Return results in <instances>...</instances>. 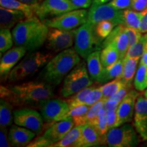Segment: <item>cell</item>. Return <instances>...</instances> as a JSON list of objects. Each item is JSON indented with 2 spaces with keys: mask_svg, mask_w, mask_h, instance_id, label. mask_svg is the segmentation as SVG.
I'll use <instances>...</instances> for the list:
<instances>
[{
  "mask_svg": "<svg viewBox=\"0 0 147 147\" xmlns=\"http://www.w3.org/2000/svg\"><path fill=\"white\" fill-rule=\"evenodd\" d=\"M49 28L38 16L27 18L12 29L14 45L25 48L29 52H34L45 45Z\"/></svg>",
  "mask_w": 147,
  "mask_h": 147,
  "instance_id": "cell-1",
  "label": "cell"
},
{
  "mask_svg": "<svg viewBox=\"0 0 147 147\" xmlns=\"http://www.w3.org/2000/svg\"><path fill=\"white\" fill-rule=\"evenodd\" d=\"M1 98L14 104H30L53 98V88L45 82H27L12 86H1Z\"/></svg>",
  "mask_w": 147,
  "mask_h": 147,
  "instance_id": "cell-2",
  "label": "cell"
},
{
  "mask_svg": "<svg viewBox=\"0 0 147 147\" xmlns=\"http://www.w3.org/2000/svg\"><path fill=\"white\" fill-rule=\"evenodd\" d=\"M80 61V55L74 49L69 48L51 58L40 72V77L44 82L59 85Z\"/></svg>",
  "mask_w": 147,
  "mask_h": 147,
  "instance_id": "cell-3",
  "label": "cell"
},
{
  "mask_svg": "<svg viewBox=\"0 0 147 147\" xmlns=\"http://www.w3.org/2000/svg\"><path fill=\"white\" fill-rule=\"evenodd\" d=\"M51 58L52 55L50 53L31 52L11 70L8 75V80L16 82L32 76L47 65Z\"/></svg>",
  "mask_w": 147,
  "mask_h": 147,
  "instance_id": "cell-4",
  "label": "cell"
},
{
  "mask_svg": "<svg viewBox=\"0 0 147 147\" xmlns=\"http://www.w3.org/2000/svg\"><path fill=\"white\" fill-rule=\"evenodd\" d=\"M93 80L84 62L79 63L65 77L60 94L63 97L72 96L81 90L91 86Z\"/></svg>",
  "mask_w": 147,
  "mask_h": 147,
  "instance_id": "cell-5",
  "label": "cell"
},
{
  "mask_svg": "<svg viewBox=\"0 0 147 147\" xmlns=\"http://www.w3.org/2000/svg\"><path fill=\"white\" fill-rule=\"evenodd\" d=\"M75 126L72 118L69 117L64 120L53 123L47 129L45 134L37 138L29 143L27 146L46 147L51 146L53 144L59 142Z\"/></svg>",
  "mask_w": 147,
  "mask_h": 147,
  "instance_id": "cell-6",
  "label": "cell"
},
{
  "mask_svg": "<svg viewBox=\"0 0 147 147\" xmlns=\"http://www.w3.org/2000/svg\"><path fill=\"white\" fill-rule=\"evenodd\" d=\"M136 131L130 124L115 127L108 130L103 138L102 144L110 147L136 146L139 142Z\"/></svg>",
  "mask_w": 147,
  "mask_h": 147,
  "instance_id": "cell-7",
  "label": "cell"
},
{
  "mask_svg": "<svg viewBox=\"0 0 147 147\" xmlns=\"http://www.w3.org/2000/svg\"><path fill=\"white\" fill-rule=\"evenodd\" d=\"M95 25L87 21L75 29L74 49L83 59H87L95 51V45L100 42L95 34Z\"/></svg>",
  "mask_w": 147,
  "mask_h": 147,
  "instance_id": "cell-8",
  "label": "cell"
},
{
  "mask_svg": "<svg viewBox=\"0 0 147 147\" xmlns=\"http://www.w3.org/2000/svg\"><path fill=\"white\" fill-rule=\"evenodd\" d=\"M88 12L85 9H76L56 17L44 20L43 23L49 28L62 30H73L87 22Z\"/></svg>",
  "mask_w": 147,
  "mask_h": 147,
  "instance_id": "cell-9",
  "label": "cell"
},
{
  "mask_svg": "<svg viewBox=\"0 0 147 147\" xmlns=\"http://www.w3.org/2000/svg\"><path fill=\"white\" fill-rule=\"evenodd\" d=\"M41 115L45 122L55 123L67 119L70 110L68 103L60 99H48L39 102Z\"/></svg>",
  "mask_w": 147,
  "mask_h": 147,
  "instance_id": "cell-10",
  "label": "cell"
},
{
  "mask_svg": "<svg viewBox=\"0 0 147 147\" xmlns=\"http://www.w3.org/2000/svg\"><path fill=\"white\" fill-rule=\"evenodd\" d=\"M78 9L70 0H44L37 5L36 14L41 21Z\"/></svg>",
  "mask_w": 147,
  "mask_h": 147,
  "instance_id": "cell-11",
  "label": "cell"
},
{
  "mask_svg": "<svg viewBox=\"0 0 147 147\" xmlns=\"http://www.w3.org/2000/svg\"><path fill=\"white\" fill-rule=\"evenodd\" d=\"M123 11L117 10L108 3L97 5L93 3L88 12L87 21L96 25L102 21H110L115 26L123 24Z\"/></svg>",
  "mask_w": 147,
  "mask_h": 147,
  "instance_id": "cell-12",
  "label": "cell"
},
{
  "mask_svg": "<svg viewBox=\"0 0 147 147\" xmlns=\"http://www.w3.org/2000/svg\"><path fill=\"white\" fill-rule=\"evenodd\" d=\"M74 40L75 29L69 31L51 28L46 43L49 49L55 52H59L72 47Z\"/></svg>",
  "mask_w": 147,
  "mask_h": 147,
  "instance_id": "cell-13",
  "label": "cell"
},
{
  "mask_svg": "<svg viewBox=\"0 0 147 147\" xmlns=\"http://www.w3.org/2000/svg\"><path fill=\"white\" fill-rule=\"evenodd\" d=\"M14 122L16 125L23 127L34 131L37 135L41 133L44 125V119L41 114L36 110L23 108L13 113Z\"/></svg>",
  "mask_w": 147,
  "mask_h": 147,
  "instance_id": "cell-14",
  "label": "cell"
},
{
  "mask_svg": "<svg viewBox=\"0 0 147 147\" xmlns=\"http://www.w3.org/2000/svg\"><path fill=\"white\" fill-rule=\"evenodd\" d=\"M138 96L139 94L136 91L131 90L120 102L117 109V120L115 127H119L132 121Z\"/></svg>",
  "mask_w": 147,
  "mask_h": 147,
  "instance_id": "cell-15",
  "label": "cell"
},
{
  "mask_svg": "<svg viewBox=\"0 0 147 147\" xmlns=\"http://www.w3.org/2000/svg\"><path fill=\"white\" fill-rule=\"evenodd\" d=\"M109 44H113L115 46L117 50L119 51L120 59H123L125 57L129 47L128 37L125 32L124 25H119L115 27L109 36L103 42L102 47L104 48Z\"/></svg>",
  "mask_w": 147,
  "mask_h": 147,
  "instance_id": "cell-16",
  "label": "cell"
},
{
  "mask_svg": "<svg viewBox=\"0 0 147 147\" xmlns=\"http://www.w3.org/2000/svg\"><path fill=\"white\" fill-rule=\"evenodd\" d=\"M134 125L140 137L147 140V98L138 96L134 112Z\"/></svg>",
  "mask_w": 147,
  "mask_h": 147,
  "instance_id": "cell-17",
  "label": "cell"
},
{
  "mask_svg": "<svg viewBox=\"0 0 147 147\" xmlns=\"http://www.w3.org/2000/svg\"><path fill=\"white\" fill-rule=\"evenodd\" d=\"M27 51L25 48L17 46L6 51L3 56H1L0 61L1 76L8 75L11 70L17 65L18 61L25 56Z\"/></svg>",
  "mask_w": 147,
  "mask_h": 147,
  "instance_id": "cell-18",
  "label": "cell"
},
{
  "mask_svg": "<svg viewBox=\"0 0 147 147\" xmlns=\"http://www.w3.org/2000/svg\"><path fill=\"white\" fill-rule=\"evenodd\" d=\"M36 135L34 131L18 125L11 126L8 133L10 144L14 146H27Z\"/></svg>",
  "mask_w": 147,
  "mask_h": 147,
  "instance_id": "cell-19",
  "label": "cell"
},
{
  "mask_svg": "<svg viewBox=\"0 0 147 147\" xmlns=\"http://www.w3.org/2000/svg\"><path fill=\"white\" fill-rule=\"evenodd\" d=\"M103 137L94 126L85 124L82 126L81 136L75 144L74 147L95 146L102 144Z\"/></svg>",
  "mask_w": 147,
  "mask_h": 147,
  "instance_id": "cell-20",
  "label": "cell"
},
{
  "mask_svg": "<svg viewBox=\"0 0 147 147\" xmlns=\"http://www.w3.org/2000/svg\"><path fill=\"white\" fill-rule=\"evenodd\" d=\"M23 12L13 9L1 7L0 8V26L1 29H11L20 22L26 19Z\"/></svg>",
  "mask_w": 147,
  "mask_h": 147,
  "instance_id": "cell-21",
  "label": "cell"
},
{
  "mask_svg": "<svg viewBox=\"0 0 147 147\" xmlns=\"http://www.w3.org/2000/svg\"><path fill=\"white\" fill-rule=\"evenodd\" d=\"M123 71V59H119L115 63L104 67L98 82L106 83L114 79H122Z\"/></svg>",
  "mask_w": 147,
  "mask_h": 147,
  "instance_id": "cell-22",
  "label": "cell"
},
{
  "mask_svg": "<svg viewBox=\"0 0 147 147\" xmlns=\"http://www.w3.org/2000/svg\"><path fill=\"white\" fill-rule=\"evenodd\" d=\"M100 51L95 50L92 52L87 58V69L91 78L99 82L103 70V67L100 58Z\"/></svg>",
  "mask_w": 147,
  "mask_h": 147,
  "instance_id": "cell-23",
  "label": "cell"
},
{
  "mask_svg": "<svg viewBox=\"0 0 147 147\" xmlns=\"http://www.w3.org/2000/svg\"><path fill=\"white\" fill-rule=\"evenodd\" d=\"M38 4H28L19 0H0L1 7L22 11L25 14L27 18L36 16V10Z\"/></svg>",
  "mask_w": 147,
  "mask_h": 147,
  "instance_id": "cell-24",
  "label": "cell"
},
{
  "mask_svg": "<svg viewBox=\"0 0 147 147\" xmlns=\"http://www.w3.org/2000/svg\"><path fill=\"white\" fill-rule=\"evenodd\" d=\"M141 57H125L123 59V71L122 80L127 84L131 85L137 71V66Z\"/></svg>",
  "mask_w": 147,
  "mask_h": 147,
  "instance_id": "cell-25",
  "label": "cell"
},
{
  "mask_svg": "<svg viewBox=\"0 0 147 147\" xmlns=\"http://www.w3.org/2000/svg\"><path fill=\"white\" fill-rule=\"evenodd\" d=\"M82 126L83 125H76L71 129L68 133L59 142L53 144V147H67V146H74L77 141L80 139L81 136Z\"/></svg>",
  "mask_w": 147,
  "mask_h": 147,
  "instance_id": "cell-26",
  "label": "cell"
},
{
  "mask_svg": "<svg viewBox=\"0 0 147 147\" xmlns=\"http://www.w3.org/2000/svg\"><path fill=\"white\" fill-rule=\"evenodd\" d=\"M100 58L103 67H106L120 59V55L115 46L113 44H109L103 48Z\"/></svg>",
  "mask_w": 147,
  "mask_h": 147,
  "instance_id": "cell-27",
  "label": "cell"
},
{
  "mask_svg": "<svg viewBox=\"0 0 147 147\" xmlns=\"http://www.w3.org/2000/svg\"><path fill=\"white\" fill-rule=\"evenodd\" d=\"M123 24L125 27H131L140 31L142 21V13L133 10L126 9L123 13Z\"/></svg>",
  "mask_w": 147,
  "mask_h": 147,
  "instance_id": "cell-28",
  "label": "cell"
},
{
  "mask_svg": "<svg viewBox=\"0 0 147 147\" xmlns=\"http://www.w3.org/2000/svg\"><path fill=\"white\" fill-rule=\"evenodd\" d=\"M12 106L10 102L1 98L0 102V126L9 127L12 123Z\"/></svg>",
  "mask_w": 147,
  "mask_h": 147,
  "instance_id": "cell-29",
  "label": "cell"
},
{
  "mask_svg": "<svg viewBox=\"0 0 147 147\" xmlns=\"http://www.w3.org/2000/svg\"><path fill=\"white\" fill-rule=\"evenodd\" d=\"M89 108V106L83 104V105L78 106L71 108L67 114V119L69 117L72 118L75 123V126L84 125L86 124L85 116L87 115Z\"/></svg>",
  "mask_w": 147,
  "mask_h": 147,
  "instance_id": "cell-30",
  "label": "cell"
},
{
  "mask_svg": "<svg viewBox=\"0 0 147 147\" xmlns=\"http://www.w3.org/2000/svg\"><path fill=\"white\" fill-rule=\"evenodd\" d=\"M126 83L122 79H114V80L109 81L105 83L104 85L101 86L100 89L102 90V94H103V98L106 101L108 100L110 97L113 96L115 93H117L121 87L123 86Z\"/></svg>",
  "mask_w": 147,
  "mask_h": 147,
  "instance_id": "cell-31",
  "label": "cell"
},
{
  "mask_svg": "<svg viewBox=\"0 0 147 147\" xmlns=\"http://www.w3.org/2000/svg\"><path fill=\"white\" fill-rule=\"evenodd\" d=\"M134 87L138 91L147 89V67L140 62L134 77Z\"/></svg>",
  "mask_w": 147,
  "mask_h": 147,
  "instance_id": "cell-32",
  "label": "cell"
},
{
  "mask_svg": "<svg viewBox=\"0 0 147 147\" xmlns=\"http://www.w3.org/2000/svg\"><path fill=\"white\" fill-rule=\"evenodd\" d=\"M147 34L142 36L138 41L129 48L125 57H141L146 50Z\"/></svg>",
  "mask_w": 147,
  "mask_h": 147,
  "instance_id": "cell-33",
  "label": "cell"
},
{
  "mask_svg": "<svg viewBox=\"0 0 147 147\" xmlns=\"http://www.w3.org/2000/svg\"><path fill=\"white\" fill-rule=\"evenodd\" d=\"M105 102V100L102 99L93 105L90 106L87 115L85 116L86 124H90L94 127L96 126L97 120H98L99 114H100L101 109L104 107V104Z\"/></svg>",
  "mask_w": 147,
  "mask_h": 147,
  "instance_id": "cell-34",
  "label": "cell"
},
{
  "mask_svg": "<svg viewBox=\"0 0 147 147\" xmlns=\"http://www.w3.org/2000/svg\"><path fill=\"white\" fill-rule=\"evenodd\" d=\"M115 27H116L115 24L110 21H102L95 25V34L100 42L101 40L106 39L109 36Z\"/></svg>",
  "mask_w": 147,
  "mask_h": 147,
  "instance_id": "cell-35",
  "label": "cell"
},
{
  "mask_svg": "<svg viewBox=\"0 0 147 147\" xmlns=\"http://www.w3.org/2000/svg\"><path fill=\"white\" fill-rule=\"evenodd\" d=\"M14 40L12 34L9 29H1L0 30V52L2 54L8 51L13 46Z\"/></svg>",
  "mask_w": 147,
  "mask_h": 147,
  "instance_id": "cell-36",
  "label": "cell"
},
{
  "mask_svg": "<svg viewBox=\"0 0 147 147\" xmlns=\"http://www.w3.org/2000/svg\"><path fill=\"white\" fill-rule=\"evenodd\" d=\"M94 87V86H90V87L85 88V89H82L81 91L78 92V93H75L74 95H73L71 98L67 100L69 108L71 109V108L76 107V106L84 104L86 96Z\"/></svg>",
  "mask_w": 147,
  "mask_h": 147,
  "instance_id": "cell-37",
  "label": "cell"
},
{
  "mask_svg": "<svg viewBox=\"0 0 147 147\" xmlns=\"http://www.w3.org/2000/svg\"><path fill=\"white\" fill-rule=\"evenodd\" d=\"M97 131L104 138L105 135L108 131L107 127V120H106V110L103 107L101 109L100 114H99L98 120L96 126L95 127Z\"/></svg>",
  "mask_w": 147,
  "mask_h": 147,
  "instance_id": "cell-38",
  "label": "cell"
},
{
  "mask_svg": "<svg viewBox=\"0 0 147 147\" xmlns=\"http://www.w3.org/2000/svg\"><path fill=\"white\" fill-rule=\"evenodd\" d=\"M103 98V94L102 90L100 87H94L91 91L88 93L85 98L84 104L91 106L95 103L102 100Z\"/></svg>",
  "mask_w": 147,
  "mask_h": 147,
  "instance_id": "cell-39",
  "label": "cell"
},
{
  "mask_svg": "<svg viewBox=\"0 0 147 147\" xmlns=\"http://www.w3.org/2000/svg\"><path fill=\"white\" fill-rule=\"evenodd\" d=\"M125 32L127 35L128 40H129V47H131L132 45L138 41L142 37L141 33L139 30L137 29L131 28V27H125Z\"/></svg>",
  "mask_w": 147,
  "mask_h": 147,
  "instance_id": "cell-40",
  "label": "cell"
},
{
  "mask_svg": "<svg viewBox=\"0 0 147 147\" xmlns=\"http://www.w3.org/2000/svg\"><path fill=\"white\" fill-rule=\"evenodd\" d=\"M130 89H131V85L125 84L123 87H121L117 93H115L113 96L110 97L108 100L120 103L121 101L123 100L124 97L129 93V91H131Z\"/></svg>",
  "mask_w": 147,
  "mask_h": 147,
  "instance_id": "cell-41",
  "label": "cell"
},
{
  "mask_svg": "<svg viewBox=\"0 0 147 147\" xmlns=\"http://www.w3.org/2000/svg\"><path fill=\"white\" fill-rule=\"evenodd\" d=\"M132 0H113L108 4L117 10H123L131 8Z\"/></svg>",
  "mask_w": 147,
  "mask_h": 147,
  "instance_id": "cell-42",
  "label": "cell"
},
{
  "mask_svg": "<svg viewBox=\"0 0 147 147\" xmlns=\"http://www.w3.org/2000/svg\"><path fill=\"white\" fill-rule=\"evenodd\" d=\"M106 120H107L108 129L115 127L117 120V109L106 111Z\"/></svg>",
  "mask_w": 147,
  "mask_h": 147,
  "instance_id": "cell-43",
  "label": "cell"
},
{
  "mask_svg": "<svg viewBox=\"0 0 147 147\" xmlns=\"http://www.w3.org/2000/svg\"><path fill=\"white\" fill-rule=\"evenodd\" d=\"M8 133V129L6 127H1L0 129V146L1 147H8L10 146Z\"/></svg>",
  "mask_w": 147,
  "mask_h": 147,
  "instance_id": "cell-44",
  "label": "cell"
},
{
  "mask_svg": "<svg viewBox=\"0 0 147 147\" xmlns=\"http://www.w3.org/2000/svg\"><path fill=\"white\" fill-rule=\"evenodd\" d=\"M131 8L138 12H142L147 8V0H132Z\"/></svg>",
  "mask_w": 147,
  "mask_h": 147,
  "instance_id": "cell-45",
  "label": "cell"
},
{
  "mask_svg": "<svg viewBox=\"0 0 147 147\" xmlns=\"http://www.w3.org/2000/svg\"><path fill=\"white\" fill-rule=\"evenodd\" d=\"M78 8H88L91 5V0H70Z\"/></svg>",
  "mask_w": 147,
  "mask_h": 147,
  "instance_id": "cell-46",
  "label": "cell"
},
{
  "mask_svg": "<svg viewBox=\"0 0 147 147\" xmlns=\"http://www.w3.org/2000/svg\"><path fill=\"white\" fill-rule=\"evenodd\" d=\"M142 13V21H141V26L140 28V32L142 34L147 33V8Z\"/></svg>",
  "mask_w": 147,
  "mask_h": 147,
  "instance_id": "cell-47",
  "label": "cell"
},
{
  "mask_svg": "<svg viewBox=\"0 0 147 147\" xmlns=\"http://www.w3.org/2000/svg\"><path fill=\"white\" fill-rule=\"evenodd\" d=\"M119 104H120V103L107 100L105 102H104V108L106 110V111H108V110H111L117 109Z\"/></svg>",
  "mask_w": 147,
  "mask_h": 147,
  "instance_id": "cell-48",
  "label": "cell"
},
{
  "mask_svg": "<svg viewBox=\"0 0 147 147\" xmlns=\"http://www.w3.org/2000/svg\"><path fill=\"white\" fill-rule=\"evenodd\" d=\"M22 2L28 3V4H36V3H41V1L44 0H19Z\"/></svg>",
  "mask_w": 147,
  "mask_h": 147,
  "instance_id": "cell-49",
  "label": "cell"
},
{
  "mask_svg": "<svg viewBox=\"0 0 147 147\" xmlns=\"http://www.w3.org/2000/svg\"><path fill=\"white\" fill-rule=\"evenodd\" d=\"M140 62L147 67V49L144 51V53H143L142 56L141 57Z\"/></svg>",
  "mask_w": 147,
  "mask_h": 147,
  "instance_id": "cell-50",
  "label": "cell"
},
{
  "mask_svg": "<svg viewBox=\"0 0 147 147\" xmlns=\"http://www.w3.org/2000/svg\"><path fill=\"white\" fill-rule=\"evenodd\" d=\"M111 1H113V0H93V3H94V4H97V5L105 4V3Z\"/></svg>",
  "mask_w": 147,
  "mask_h": 147,
  "instance_id": "cell-51",
  "label": "cell"
},
{
  "mask_svg": "<svg viewBox=\"0 0 147 147\" xmlns=\"http://www.w3.org/2000/svg\"><path fill=\"white\" fill-rule=\"evenodd\" d=\"M144 96L146 98H147V89L146 90V91H145V93H144Z\"/></svg>",
  "mask_w": 147,
  "mask_h": 147,
  "instance_id": "cell-52",
  "label": "cell"
},
{
  "mask_svg": "<svg viewBox=\"0 0 147 147\" xmlns=\"http://www.w3.org/2000/svg\"><path fill=\"white\" fill-rule=\"evenodd\" d=\"M146 49H147V43H146Z\"/></svg>",
  "mask_w": 147,
  "mask_h": 147,
  "instance_id": "cell-53",
  "label": "cell"
}]
</instances>
